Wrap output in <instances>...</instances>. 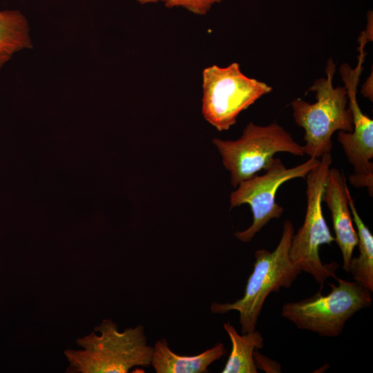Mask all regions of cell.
Masks as SVG:
<instances>
[{
  "label": "cell",
  "mask_w": 373,
  "mask_h": 373,
  "mask_svg": "<svg viewBox=\"0 0 373 373\" xmlns=\"http://www.w3.org/2000/svg\"><path fill=\"white\" fill-rule=\"evenodd\" d=\"M319 164V159L309 157L306 162L286 168L280 158H275L262 175L241 182L230 195V209L247 204L253 215L252 224L245 230L235 233L242 242H249L270 220L279 218L284 209L276 200L279 187L294 178L305 179L307 174Z\"/></svg>",
  "instance_id": "obj_8"
},
{
  "label": "cell",
  "mask_w": 373,
  "mask_h": 373,
  "mask_svg": "<svg viewBox=\"0 0 373 373\" xmlns=\"http://www.w3.org/2000/svg\"><path fill=\"white\" fill-rule=\"evenodd\" d=\"M213 143L222 156L224 167L230 173L231 184L234 188L261 170H266L278 153L305 155L303 146L276 122L259 126L251 122L238 140L213 138Z\"/></svg>",
  "instance_id": "obj_6"
},
{
  "label": "cell",
  "mask_w": 373,
  "mask_h": 373,
  "mask_svg": "<svg viewBox=\"0 0 373 373\" xmlns=\"http://www.w3.org/2000/svg\"><path fill=\"white\" fill-rule=\"evenodd\" d=\"M33 46L30 26L19 10H0V69L15 54Z\"/></svg>",
  "instance_id": "obj_12"
},
{
  "label": "cell",
  "mask_w": 373,
  "mask_h": 373,
  "mask_svg": "<svg viewBox=\"0 0 373 373\" xmlns=\"http://www.w3.org/2000/svg\"><path fill=\"white\" fill-rule=\"evenodd\" d=\"M334 278L338 285L329 283L332 290L327 295L319 290L311 297L286 303L282 307V316L300 329L324 337L338 336L352 316L372 305V298L370 291L355 281Z\"/></svg>",
  "instance_id": "obj_5"
},
{
  "label": "cell",
  "mask_w": 373,
  "mask_h": 373,
  "mask_svg": "<svg viewBox=\"0 0 373 373\" xmlns=\"http://www.w3.org/2000/svg\"><path fill=\"white\" fill-rule=\"evenodd\" d=\"M319 164L306 175L307 209L303 225L294 233L289 249L291 261L302 271L310 274L322 290L326 280L336 277L339 267L335 262L323 264L319 256L323 245L335 241L326 223L322 210V197L332 157L331 153L323 155Z\"/></svg>",
  "instance_id": "obj_4"
},
{
  "label": "cell",
  "mask_w": 373,
  "mask_h": 373,
  "mask_svg": "<svg viewBox=\"0 0 373 373\" xmlns=\"http://www.w3.org/2000/svg\"><path fill=\"white\" fill-rule=\"evenodd\" d=\"M227 354L224 344L218 343L199 354L182 356L173 352L166 339L162 338L153 347L151 365L157 373H204L212 363Z\"/></svg>",
  "instance_id": "obj_11"
},
{
  "label": "cell",
  "mask_w": 373,
  "mask_h": 373,
  "mask_svg": "<svg viewBox=\"0 0 373 373\" xmlns=\"http://www.w3.org/2000/svg\"><path fill=\"white\" fill-rule=\"evenodd\" d=\"M348 203L353 222L356 228L359 255L352 257L349 273L356 283L373 292V236L361 218L354 205L350 193H348Z\"/></svg>",
  "instance_id": "obj_13"
},
{
  "label": "cell",
  "mask_w": 373,
  "mask_h": 373,
  "mask_svg": "<svg viewBox=\"0 0 373 373\" xmlns=\"http://www.w3.org/2000/svg\"><path fill=\"white\" fill-rule=\"evenodd\" d=\"M222 0H160L169 8L182 7L189 12L199 15H206L216 4Z\"/></svg>",
  "instance_id": "obj_15"
},
{
  "label": "cell",
  "mask_w": 373,
  "mask_h": 373,
  "mask_svg": "<svg viewBox=\"0 0 373 373\" xmlns=\"http://www.w3.org/2000/svg\"><path fill=\"white\" fill-rule=\"evenodd\" d=\"M202 86V115L218 131L229 130L242 111L272 90L267 84L245 75L236 62L205 68Z\"/></svg>",
  "instance_id": "obj_7"
},
{
  "label": "cell",
  "mask_w": 373,
  "mask_h": 373,
  "mask_svg": "<svg viewBox=\"0 0 373 373\" xmlns=\"http://www.w3.org/2000/svg\"><path fill=\"white\" fill-rule=\"evenodd\" d=\"M357 88H347L348 106L353 119L352 132L338 131V141L352 164L354 174L349 182L355 187H367L373 194V120L361 110L356 99Z\"/></svg>",
  "instance_id": "obj_9"
},
{
  "label": "cell",
  "mask_w": 373,
  "mask_h": 373,
  "mask_svg": "<svg viewBox=\"0 0 373 373\" xmlns=\"http://www.w3.org/2000/svg\"><path fill=\"white\" fill-rule=\"evenodd\" d=\"M136 1H137L139 3L142 4L149 3H156V2L160 1V0H136Z\"/></svg>",
  "instance_id": "obj_18"
},
{
  "label": "cell",
  "mask_w": 373,
  "mask_h": 373,
  "mask_svg": "<svg viewBox=\"0 0 373 373\" xmlns=\"http://www.w3.org/2000/svg\"><path fill=\"white\" fill-rule=\"evenodd\" d=\"M361 93L363 95L364 97L368 98L371 102L373 99V92H372V73L371 75L367 79L366 82L363 84Z\"/></svg>",
  "instance_id": "obj_17"
},
{
  "label": "cell",
  "mask_w": 373,
  "mask_h": 373,
  "mask_svg": "<svg viewBox=\"0 0 373 373\" xmlns=\"http://www.w3.org/2000/svg\"><path fill=\"white\" fill-rule=\"evenodd\" d=\"M294 227L291 220L283 223L280 240L272 251L258 249L255 254L254 269L249 277L244 296L233 303H213L212 313L223 314L235 310L239 312L241 333L256 329L258 317L267 297L278 292L282 287L289 288L302 272L289 256Z\"/></svg>",
  "instance_id": "obj_2"
},
{
  "label": "cell",
  "mask_w": 373,
  "mask_h": 373,
  "mask_svg": "<svg viewBox=\"0 0 373 373\" xmlns=\"http://www.w3.org/2000/svg\"><path fill=\"white\" fill-rule=\"evenodd\" d=\"M223 327L231 341L232 348L222 373H257L254 359V352L264 347L261 333L256 329L239 334L230 323H224Z\"/></svg>",
  "instance_id": "obj_14"
},
{
  "label": "cell",
  "mask_w": 373,
  "mask_h": 373,
  "mask_svg": "<svg viewBox=\"0 0 373 373\" xmlns=\"http://www.w3.org/2000/svg\"><path fill=\"white\" fill-rule=\"evenodd\" d=\"M336 64L332 58L325 67L327 77L314 80L309 88L315 92L316 102L308 103L296 98L291 103L296 124L305 131L303 146L305 155L320 158L331 153L333 147L332 137L334 132H352L353 119L348 105L345 86H333Z\"/></svg>",
  "instance_id": "obj_3"
},
{
  "label": "cell",
  "mask_w": 373,
  "mask_h": 373,
  "mask_svg": "<svg viewBox=\"0 0 373 373\" xmlns=\"http://www.w3.org/2000/svg\"><path fill=\"white\" fill-rule=\"evenodd\" d=\"M77 345L78 350L64 351L70 372L127 373L134 367L151 365L153 347L142 325L119 331L113 320L104 319Z\"/></svg>",
  "instance_id": "obj_1"
},
{
  "label": "cell",
  "mask_w": 373,
  "mask_h": 373,
  "mask_svg": "<svg viewBox=\"0 0 373 373\" xmlns=\"http://www.w3.org/2000/svg\"><path fill=\"white\" fill-rule=\"evenodd\" d=\"M349 189L345 178L336 168H330L322 197L331 213L335 241L343 257V268L349 273L353 251L358 245V236L348 203Z\"/></svg>",
  "instance_id": "obj_10"
},
{
  "label": "cell",
  "mask_w": 373,
  "mask_h": 373,
  "mask_svg": "<svg viewBox=\"0 0 373 373\" xmlns=\"http://www.w3.org/2000/svg\"><path fill=\"white\" fill-rule=\"evenodd\" d=\"M254 359L257 369L267 373L281 372V365L279 363L261 354L258 350L254 352Z\"/></svg>",
  "instance_id": "obj_16"
}]
</instances>
